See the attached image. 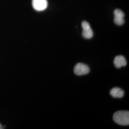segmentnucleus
<instances>
[{
    "mask_svg": "<svg viewBox=\"0 0 129 129\" xmlns=\"http://www.w3.org/2000/svg\"><path fill=\"white\" fill-rule=\"evenodd\" d=\"M113 119L116 123L118 124L123 126L129 125V111H117L114 114Z\"/></svg>",
    "mask_w": 129,
    "mask_h": 129,
    "instance_id": "obj_1",
    "label": "nucleus"
},
{
    "mask_svg": "<svg viewBox=\"0 0 129 129\" xmlns=\"http://www.w3.org/2000/svg\"><path fill=\"white\" fill-rule=\"evenodd\" d=\"M90 71L88 65L82 63H78L76 64L74 69L75 74L78 76H83L88 74Z\"/></svg>",
    "mask_w": 129,
    "mask_h": 129,
    "instance_id": "obj_2",
    "label": "nucleus"
},
{
    "mask_svg": "<svg viewBox=\"0 0 129 129\" xmlns=\"http://www.w3.org/2000/svg\"><path fill=\"white\" fill-rule=\"evenodd\" d=\"M82 27L83 37L88 39H91L93 36V32L89 23L86 21H83L82 23Z\"/></svg>",
    "mask_w": 129,
    "mask_h": 129,
    "instance_id": "obj_3",
    "label": "nucleus"
},
{
    "mask_svg": "<svg viewBox=\"0 0 129 129\" xmlns=\"http://www.w3.org/2000/svg\"><path fill=\"white\" fill-rule=\"evenodd\" d=\"M34 9L37 11H42L46 9L48 3L47 0H32Z\"/></svg>",
    "mask_w": 129,
    "mask_h": 129,
    "instance_id": "obj_4",
    "label": "nucleus"
},
{
    "mask_svg": "<svg viewBox=\"0 0 129 129\" xmlns=\"http://www.w3.org/2000/svg\"><path fill=\"white\" fill-rule=\"evenodd\" d=\"M114 21L116 24L121 25L124 23V14L120 9H116L114 12Z\"/></svg>",
    "mask_w": 129,
    "mask_h": 129,
    "instance_id": "obj_5",
    "label": "nucleus"
},
{
    "mask_svg": "<svg viewBox=\"0 0 129 129\" xmlns=\"http://www.w3.org/2000/svg\"><path fill=\"white\" fill-rule=\"evenodd\" d=\"M114 64L116 68L119 69L122 67H124L126 66L127 61L125 57L123 55H117L114 58Z\"/></svg>",
    "mask_w": 129,
    "mask_h": 129,
    "instance_id": "obj_6",
    "label": "nucleus"
},
{
    "mask_svg": "<svg viewBox=\"0 0 129 129\" xmlns=\"http://www.w3.org/2000/svg\"><path fill=\"white\" fill-rule=\"evenodd\" d=\"M111 96L115 98H121L123 97L124 95V91L120 88H112L110 91Z\"/></svg>",
    "mask_w": 129,
    "mask_h": 129,
    "instance_id": "obj_7",
    "label": "nucleus"
},
{
    "mask_svg": "<svg viewBox=\"0 0 129 129\" xmlns=\"http://www.w3.org/2000/svg\"><path fill=\"white\" fill-rule=\"evenodd\" d=\"M4 129V127L2 126V125L0 123V129Z\"/></svg>",
    "mask_w": 129,
    "mask_h": 129,
    "instance_id": "obj_8",
    "label": "nucleus"
}]
</instances>
